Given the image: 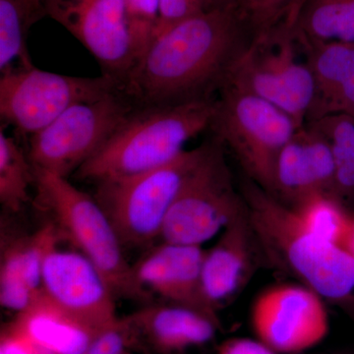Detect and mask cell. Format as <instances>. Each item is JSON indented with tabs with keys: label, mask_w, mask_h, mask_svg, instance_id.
Returning a JSON list of instances; mask_svg holds the SVG:
<instances>
[{
	"label": "cell",
	"mask_w": 354,
	"mask_h": 354,
	"mask_svg": "<svg viewBox=\"0 0 354 354\" xmlns=\"http://www.w3.org/2000/svg\"><path fill=\"white\" fill-rule=\"evenodd\" d=\"M239 10L206 9L158 34L118 84L134 106H165L207 97L239 53Z\"/></svg>",
	"instance_id": "obj_1"
},
{
	"label": "cell",
	"mask_w": 354,
	"mask_h": 354,
	"mask_svg": "<svg viewBox=\"0 0 354 354\" xmlns=\"http://www.w3.org/2000/svg\"><path fill=\"white\" fill-rule=\"evenodd\" d=\"M216 102L208 97L135 106L102 148L81 165L77 178L97 184L139 176L169 164L185 144L213 125Z\"/></svg>",
	"instance_id": "obj_2"
},
{
	"label": "cell",
	"mask_w": 354,
	"mask_h": 354,
	"mask_svg": "<svg viewBox=\"0 0 354 354\" xmlns=\"http://www.w3.org/2000/svg\"><path fill=\"white\" fill-rule=\"evenodd\" d=\"M242 197L249 221L266 257L304 281L318 295L342 300L354 291V258L305 227L297 212L254 181Z\"/></svg>",
	"instance_id": "obj_3"
},
{
	"label": "cell",
	"mask_w": 354,
	"mask_h": 354,
	"mask_svg": "<svg viewBox=\"0 0 354 354\" xmlns=\"http://www.w3.org/2000/svg\"><path fill=\"white\" fill-rule=\"evenodd\" d=\"M36 205L67 241L101 272L115 297L152 304L123 253V244L106 212L94 197L66 177L34 167Z\"/></svg>",
	"instance_id": "obj_4"
},
{
	"label": "cell",
	"mask_w": 354,
	"mask_h": 354,
	"mask_svg": "<svg viewBox=\"0 0 354 354\" xmlns=\"http://www.w3.org/2000/svg\"><path fill=\"white\" fill-rule=\"evenodd\" d=\"M209 144L184 151L169 164L139 176L95 184L94 198L123 246H153L184 184L208 152Z\"/></svg>",
	"instance_id": "obj_5"
},
{
	"label": "cell",
	"mask_w": 354,
	"mask_h": 354,
	"mask_svg": "<svg viewBox=\"0 0 354 354\" xmlns=\"http://www.w3.org/2000/svg\"><path fill=\"white\" fill-rule=\"evenodd\" d=\"M212 127L254 183L272 194L279 153L299 130L295 120L269 102L225 84Z\"/></svg>",
	"instance_id": "obj_6"
},
{
	"label": "cell",
	"mask_w": 354,
	"mask_h": 354,
	"mask_svg": "<svg viewBox=\"0 0 354 354\" xmlns=\"http://www.w3.org/2000/svg\"><path fill=\"white\" fill-rule=\"evenodd\" d=\"M134 108L118 88L71 106L30 137V160L34 167L67 178L102 148Z\"/></svg>",
	"instance_id": "obj_7"
},
{
	"label": "cell",
	"mask_w": 354,
	"mask_h": 354,
	"mask_svg": "<svg viewBox=\"0 0 354 354\" xmlns=\"http://www.w3.org/2000/svg\"><path fill=\"white\" fill-rule=\"evenodd\" d=\"M111 77L62 75L36 68L1 74L0 115L21 134L31 137L48 127L71 106L94 101L118 90Z\"/></svg>",
	"instance_id": "obj_8"
},
{
	"label": "cell",
	"mask_w": 354,
	"mask_h": 354,
	"mask_svg": "<svg viewBox=\"0 0 354 354\" xmlns=\"http://www.w3.org/2000/svg\"><path fill=\"white\" fill-rule=\"evenodd\" d=\"M244 206L221 144L209 143L201 164L169 209L160 241L201 246L227 227Z\"/></svg>",
	"instance_id": "obj_9"
},
{
	"label": "cell",
	"mask_w": 354,
	"mask_h": 354,
	"mask_svg": "<svg viewBox=\"0 0 354 354\" xmlns=\"http://www.w3.org/2000/svg\"><path fill=\"white\" fill-rule=\"evenodd\" d=\"M46 13L90 51L102 75L120 84L136 64L140 51L127 0H57Z\"/></svg>",
	"instance_id": "obj_10"
},
{
	"label": "cell",
	"mask_w": 354,
	"mask_h": 354,
	"mask_svg": "<svg viewBox=\"0 0 354 354\" xmlns=\"http://www.w3.org/2000/svg\"><path fill=\"white\" fill-rule=\"evenodd\" d=\"M245 91L285 111L299 129L310 115L316 87L308 65L298 62L290 38L277 50L263 53L257 46L239 55L223 82Z\"/></svg>",
	"instance_id": "obj_11"
},
{
	"label": "cell",
	"mask_w": 354,
	"mask_h": 354,
	"mask_svg": "<svg viewBox=\"0 0 354 354\" xmlns=\"http://www.w3.org/2000/svg\"><path fill=\"white\" fill-rule=\"evenodd\" d=\"M256 337L279 354L314 348L329 332L322 297L307 286L278 285L257 297L251 310Z\"/></svg>",
	"instance_id": "obj_12"
},
{
	"label": "cell",
	"mask_w": 354,
	"mask_h": 354,
	"mask_svg": "<svg viewBox=\"0 0 354 354\" xmlns=\"http://www.w3.org/2000/svg\"><path fill=\"white\" fill-rule=\"evenodd\" d=\"M41 290L60 308L101 329L120 318L108 281L78 251L51 249L44 262Z\"/></svg>",
	"instance_id": "obj_13"
},
{
	"label": "cell",
	"mask_w": 354,
	"mask_h": 354,
	"mask_svg": "<svg viewBox=\"0 0 354 354\" xmlns=\"http://www.w3.org/2000/svg\"><path fill=\"white\" fill-rule=\"evenodd\" d=\"M205 254L206 250L202 246L160 241L132 264L133 272L139 286L152 297L156 295L165 302L183 305L218 318L203 290Z\"/></svg>",
	"instance_id": "obj_14"
},
{
	"label": "cell",
	"mask_w": 354,
	"mask_h": 354,
	"mask_svg": "<svg viewBox=\"0 0 354 354\" xmlns=\"http://www.w3.org/2000/svg\"><path fill=\"white\" fill-rule=\"evenodd\" d=\"M125 319L134 351L143 354H189L211 344L221 328L220 318L165 301L145 304Z\"/></svg>",
	"instance_id": "obj_15"
},
{
	"label": "cell",
	"mask_w": 354,
	"mask_h": 354,
	"mask_svg": "<svg viewBox=\"0 0 354 354\" xmlns=\"http://www.w3.org/2000/svg\"><path fill=\"white\" fill-rule=\"evenodd\" d=\"M260 250L262 248L244 206L223 228L215 245L205 254L203 290L216 313L235 299L249 283L257 269Z\"/></svg>",
	"instance_id": "obj_16"
},
{
	"label": "cell",
	"mask_w": 354,
	"mask_h": 354,
	"mask_svg": "<svg viewBox=\"0 0 354 354\" xmlns=\"http://www.w3.org/2000/svg\"><path fill=\"white\" fill-rule=\"evenodd\" d=\"M62 241L55 225L48 221L31 234L1 230L0 304L3 308L24 311L41 291V274L46 255Z\"/></svg>",
	"instance_id": "obj_17"
},
{
	"label": "cell",
	"mask_w": 354,
	"mask_h": 354,
	"mask_svg": "<svg viewBox=\"0 0 354 354\" xmlns=\"http://www.w3.org/2000/svg\"><path fill=\"white\" fill-rule=\"evenodd\" d=\"M8 325L51 354H82L106 330L60 308L43 290Z\"/></svg>",
	"instance_id": "obj_18"
},
{
	"label": "cell",
	"mask_w": 354,
	"mask_h": 354,
	"mask_svg": "<svg viewBox=\"0 0 354 354\" xmlns=\"http://www.w3.org/2000/svg\"><path fill=\"white\" fill-rule=\"evenodd\" d=\"M308 48V65L316 87L313 113L322 118L326 109L354 69V43L334 41L304 43Z\"/></svg>",
	"instance_id": "obj_19"
},
{
	"label": "cell",
	"mask_w": 354,
	"mask_h": 354,
	"mask_svg": "<svg viewBox=\"0 0 354 354\" xmlns=\"http://www.w3.org/2000/svg\"><path fill=\"white\" fill-rule=\"evenodd\" d=\"M46 15L32 0H0V72L34 66L27 48L31 26Z\"/></svg>",
	"instance_id": "obj_20"
},
{
	"label": "cell",
	"mask_w": 354,
	"mask_h": 354,
	"mask_svg": "<svg viewBox=\"0 0 354 354\" xmlns=\"http://www.w3.org/2000/svg\"><path fill=\"white\" fill-rule=\"evenodd\" d=\"M35 185L34 165L12 137L0 130V204L6 213L18 214Z\"/></svg>",
	"instance_id": "obj_21"
},
{
	"label": "cell",
	"mask_w": 354,
	"mask_h": 354,
	"mask_svg": "<svg viewBox=\"0 0 354 354\" xmlns=\"http://www.w3.org/2000/svg\"><path fill=\"white\" fill-rule=\"evenodd\" d=\"M272 192L297 207L314 195L323 194L317 187L300 129L279 153Z\"/></svg>",
	"instance_id": "obj_22"
},
{
	"label": "cell",
	"mask_w": 354,
	"mask_h": 354,
	"mask_svg": "<svg viewBox=\"0 0 354 354\" xmlns=\"http://www.w3.org/2000/svg\"><path fill=\"white\" fill-rule=\"evenodd\" d=\"M312 234L342 246L351 218L329 194H316L293 209Z\"/></svg>",
	"instance_id": "obj_23"
},
{
	"label": "cell",
	"mask_w": 354,
	"mask_h": 354,
	"mask_svg": "<svg viewBox=\"0 0 354 354\" xmlns=\"http://www.w3.org/2000/svg\"><path fill=\"white\" fill-rule=\"evenodd\" d=\"M329 140L335 162V189H354V116L333 114L317 127Z\"/></svg>",
	"instance_id": "obj_24"
},
{
	"label": "cell",
	"mask_w": 354,
	"mask_h": 354,
	"mask_svg": "<svg viewBox=\"0 0 354 354\" xmlns=\"http://www.w3.org/2000/svg\"><path fill=\"white\" fill-rule=\"evenodd\" d=\"M310 167L320 193L335 189V162L329 140L318 128L300 129Z\"/></svg>",
	"instance_id": "obj_25"
},
{
	"label": "cell",
	"mask_w": 354,
	"mask_h": 354,
	"mask_svg": "<svg viewBox=\"0 0 354 354\" xmlns=\"http://www.w3.org/2000/svg\"><path fill=\"white\" fill-rule=\"evenodd\" d=\"M140 55L153 41L158 21V0H127ZM139 55V57H140Z\"/></svg>",
	"instance_id": "obj_26"
},
{
	"label": "cell",
	"mask_w": 354,
	"mask_h": 354,
	"mask_svg": "<svg viewBox=\"0 0 354 354\" xmlns=\"http://www.w3.org/2000/svg\"><path fill=\"white\" fill-rule=\"evenodd\" d=\"M134 351V337L125 317L118 318L82 354H127Z\"/></svg>",
	"instance_id": "obj_27"
},
{
	"label": "cell",
	"mask_w": 354,
	"mask_h": 354,
	"mask_svg": "<svg viewBox=\"0 0 354 354\" xmlns=\"http://www.w3.org/2000/svg\"><path fill=\"white\" fill-rule=\"evenodd\" d=\"M207 9V0H158V34Z\"/></svg>",
	"instance_id": "obj_28"
},
{
	"label": "cell",
	"mask_w": 354,
	"mask_h": 354,
	"mask_svg": "<svg viewBox=\"0 0 354 354\" xmlns=\"http://www.w3.org/2000/svg\"><path fill=\"white\" fill-rule=\"evenodd\" d=\"M0 354H51L8 324L0 334Z\"/></svg>",
	"instance_id": "obj_29"
},
{
	"label": "cell",
	"mask_w": 354,
	"mask_h": 354,
	"mask_svg": "<svg viewBox=\"0 0 354 354\" xmlns=\"http://www.w3.org/2000/svg\"><path fill=\"white\" fill-rule=\"evenodd\" d=\"M216 354H279L260 339L234 337L221 342Z\"/></svg>",
	"instance_id": "obj_30"
},
{
	"label": "cell",
	"mask_w": 354,
	"mask_h": 354,
	"mask_svg": "<svg viewBox=\"0 0 354 354\" xmlns=\"http://www.w3.org/2000/svg\"><path fill=\"white\" fill-rule=\"evenodd\" d=\"M286 0H249L247 10L252 14L258 24L265 27L279 15Z\"/></svg>",
	"instance_id": "obj_31"
},
{
	"label": "cell",
	"mask_w": 354,
	"mask_h": 354,
	"mask_svg": "<svg viewBox=\"0 0 354 354\" xmlns=\"http://www.w3.org/2000/svg\"><path fill=\"white\" fill-rule=\"evenodd\" d=\"M249 0H207V9L234 8L239 10L241 7L247 9Z\"/></svg>",
	"instance_id": "obj_32"
},
{
	"label": "cell",
	"mask_w": 354,
	"mask_h": 354,
	"mask_svg": "<svg viewBox=\"0 0 354 354\" xmlns=\"http://www.w3.org/2000/svg\"><path fill=\"white\" fill-rule=\"evenodd\" d=\"M342 247H344L346 251L354 258V218H351V225H349L348 232L342 241Z\"/></svg>",
	"instance_id": "obj_33"
},
{
	"label": "cell",
	"mask_w": 354,
	"mask_h": 354,
	"mask_svg": "<svg viewBox=\"0 0 354 354\" xmlns=\"http://www.w3.org/2000/svg\"><path fill=\"white\" fill-rule=\"evenodd\" d=\"M32 1H34L35 3L37 4V6H39V7H41V8H44L46 12L48 6H51V4H53V2L57 1V0H32ZM46 15H48V13H46Z\"/></svg>",
	"instance_id": "obj_34"
},
{
	"label": "cell",
	"mask_w": 354,
	"mask_h": 354,
	"mask_svg": "<svg viewBox=\"0 0 354 354\" xmlns=\"http://www.w3.org/2000/svg\"><path fill=\"white\" fill-rule=\"evenodd\" d=\"M130 351H127V354H131V353H130Z\"/></svg>",
	"instance_id": "obj_35"
}]
</instances>
